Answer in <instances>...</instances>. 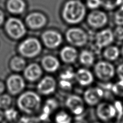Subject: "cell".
<instances>
[{
	"instance_id": "6da1fadb",
	"label": "cell",
	"mask_w": 123,
	"mask_h": 123,
	"mask_svg": "<svg viewBox=\"0 0 123 123\" xmlns=\"http://www.w3.org/2000/svg\"><path fill=\"white\" fill-rule=\"evenodd\" d=\"M17 109L27 116H33L40 112L43 103L41 96L37 91L25 90L16 100Z\"/></svg>"
},
{
	"instance_id": "7a4b0ae2",
	"label": "cell",
	"mask_w": 123,
	"mask_h": 123,
	"mask_svg": "<svg viewBox=\"0 0 123 123\" xmlns=\"http://www.w3.org/2000/svg\"><path fill=\"white\" fill-rule=\"evenodd\" d=\"M86 8L80 0H70L64 6L62 16L66 22L71 25L80 23L84 18Z\"/></svg>"
},
{
	"instance_id": "3957f363",
	"label": "cell",
	"mask_w": 123,
	"mask_h": 123,
	"mask_svg": "<svg viewBox=\"0 0 123 123\" xmlns=\"http://www.w3.org/2000/svg\"><path fill=\"white\" fill-rule=\"evenodd\" d=\"M5 85L8 93L12 96H18L25 91L26 80L21 74L13 73L7 77Z\"/></svg>"
},
{
	"instance_id": "277c9868",
	"label": "cell",
	"mask_w": 123,
	"mask_h": 123,
	"mask_svg": "<svg viewBox=\"0 0 123 123\" xmlns=\"http://www.w3.org/2000/svg\"><path fill=\"white\" fill-rule=\"evenodd\" d=\"M94 72L99 80L107 82L114 77L116 70L114 66L109 62L99 61L94 65Z\"/></svg>"
},
{
	"instance_id": "5b68a950",
	"label": "cell",
	"mask_w": 123,
	"mask_h": 123,
	"mask_svg": "<svg viewBox=\"0 0 123 123\" xmlns=\"http://www.w3.org/2000/svg\"><path fill=\"white\" fill-rule=\"evenodd\" d=\"M58 83L53 76L47 75L43 76L37 82L36 91L42 96H49L56 91Z\"/></svg>"
},
{
	"instance_id": "8992f818",
	"label": "cell",
	"mask_w": 123,
	"mask_h": 123,
	"mask_svg": "<svg viewBox=\"0 0 123 123\" xmlns=\"http://www.w3.org/2000/svg\"><path fill=\"white\" fill-rule=\"evenodd\" d=\"M41 51V45L36 38H30L23 41L19 47L22 55L27 58H32L38 55Z\"/></svg>"
},
{
	"instance_id": "52a82bcc",
	"label": "cell",
	"mask_w": 123,
	"mask_h": 123,
	"mask_svg": "<svg viewBox=\"0 0 123 123\" xmlns=\"http://www.w3.org/2000/svg\"><path fill=\"white\" fill-rule=\"evenodd\" d=\"M65 36L68 42L75 47H82L88 40L86 33L79 28H70L66 32Z\"/></svg>"
},
{
	"instance_id": "ba28073f",
	"label": "cell",
	"mask_w": 123,
	"mask_h": 123,
	"mask_svg": "<svg viewBox=\"0 0 123 123\" xmlns=\"http://www.w3.org/2000/svg\"><path fill=\"white\" fill-rule=\"evenodd\" d=\"M96 114L99 119L104 122H108L117 116L115 105L107 102L99 103L96 109Z\"/></svg>"
},
{
	"instance_id": "9c48e42d",
	"label": "cell",
	"mask_w": 123,
	"mask_h": 123,
	"mask_svg": "<svg viewBox=\"0 0 123 123\" xmlns=\"http://www.w3.org/2000/svg\"><path fill=\"white\" fill-rule=\"evenodd\" d=\"M23 72V77L27 82L37 83L43 77V71L38 64L32 63L26 66Z\"/></svg>"
},
{
	"instance_id": "30bf717a",
	"label": "cell",
	"mask_w": 123,
	"mask_h": 123,
	"mask_svg": "<svg viewBox=\"0 0 123 123\" xmlns=\"http://www.w3.org/2000/svg\"><path fill=\"white\" fill-rule=\"evenodd\" d=\"M6 29L8 34L14 38H21L25 32L23 23L16 18H10L8 19L6 25Z\"/></svg>"
},
{
	"instance_id": "8fae6325",
	"label": "cell",
	"mask_w": 123,
	"mask_h": 123,
	"mask_svg": "<svg viewBox=\"0 0 123 123\" xmlns=\"http://www.w3.org/2000/svg\"><path fill=\"white\" fill-rule=\"evenodd\" d=\"M108 21L106 13L100 10L92 11L87 17L89 25L94 29H99L104 27Z\"/></svg>"
},
{
	"instance_id": "7c38bea8",
	"label": "cell",
	"mask_w": 123,
	"mask_h": 123,
	"mask_svg": "<svg viewBox=\"0 0 123 123\" xmlns=\"http://www.w3.org/2000/svg\"><path fill=\"white\" fill-rule=\"evenodd\" d=\"M65 105L74 115H80L84 111V100L79 96L73 94L68 97L65 101Z\"/></svg>"
},
{
	"instance_id": "4fadbf2b",
	"label": "cell",
	"mask_w": 123,
	"mask_h": 123,
	"mask_svg": "<svg viewBox=\"0 0 123 123\" xmlns=\"http://www.w3.org/2000/svg\"><path fill=\"white\" fill-rule=\"evenodd\" d=\"M104 92L102 89L97 87H92L87 89L84 93V100L90 106L98 105L102 99Z\"/></svg>"
},
{
	"instance_id": "5bb4252c",
	"label": "cell",
	"mask_w": 123,
	"mask_h": 123,
	"mask_svg": "<svg viewBox=\"0 0 123 123\" xmlns=\"http://www.w3.org/2000/svg\"><path fill=\"white\" fill-rule=\"evenodd\" d=\"M115 38L113 32L111 29H106L98 32L96 36V44L99 48L108 47Z\"/></svg>"
},
{
	"instance_id": "9a60e30c",
	"label": "cell",
	"mask_w": 123,
	"mask_h": 123,
	"mask_svg": "<svg viewBox=\"0 0 123 123\" xmlns=\"http://www.w3.org/2000/svg\"><path fill=\"white\" fill-rule=\"evenodd\" d=\"M44 43L48 47L55 48L57 47L62 42V37L58 32L49 30L45 32L42 35Z\"/></svg>"
},
{
	"instance_id": "2e32d148",
	"label": "cell",
	"mask_w": 123,
	"mask_h": 123,
	"mask_svg": "<svg viewBox=\"0 0 123 123\" xmlns=\"http://www.w3.org/2000/svg\"><path fill=\"white\" fill-rule=\"evenodd\" d=\"M74 77L79 84L83 86H88L93 82L94 77L92 72L84 68L78 69L76 72Z\"/></svg>"
},
{
	"instance_id": "e0dca14e",
	"label": "cell",
	"mask_w": 123,
	"mask_h": 123,
	"mask_svg": "<svg viewBox=\"0 0 123 123\" xmlns=\"http://www.w3.org/2000/svg\"><path fill=\"white\" fill-rule=\"evenodd\" d=\"M41 67L43 70L48 73H54L59 69L60 62L53 56L48 55L43 58L41 62Z\"/></svg>"
},
{
	"instance_id": "ac0fdd59",
	"label": "cell",
	"mask_w": 123,
	"mask_h": 123,
	"mask_svg": "<svg viewBox=\"0 0 123 123\" xmlns=\"http://www.w3.org/2000/svg\"><path fill=\"white\" fill-rule=\"evenodd\" d=\"M28 25L32 29H38L42 27L46 22V18L42 14L34 12L28 15L26 18Z\"/></svg>"
},
{
	"instance_id": "d6986e66",
	"label": "cell",
	"mask_w": 123,
	"mask_h": 123,
	"mask_svg": "<svg viewBox=\"0 0 123 123\" xmlns=\"http://www.w3.org/2000/svg\"><path fill=\"white\" fill-rule=\"evenodd\" d=\"M60 56L62 60L65 63H73L77 58V51L74 47L67 46L62 49L60 52Z\"/></svg>"
},
{
	"instance_id": "ffe728a7",
	"label": "cell",
	"mask_w": 123,
	"mask_h": 123,
	"mask_svg": "<svg viewBox=\"0 0 123 123\" xmlns=\"http://www.w3.org/2000/svg\"><path fill=\"white\" fill-rule=\"evenodd\" d=\"M10 68L14 73L18 74L23 72L26 67V62L23 58L19 56L14 57L10 62Z\"/></svg>"
},
{
	"instance_id": "44dd1931",
	"label": "cell",
	"mask_w": 123,
	"mask_h": 123,
	"mask_svg": "<svg viewBox=\"0 0 123 123\" xmlns=\"http://www.w3.org/2000/svg\"><path fill=\"white\" fill-rule=\"evenodd\" d=\"M7 8L10 12L14 14H20L25 8V4L23 0H9Z\"/></svg>"
},
{
	"instance_id": "7402d4cb",
	"label": "cell",
	"mask_w": 123,
	"mask_h": 123,
	"mask_svg": "<svg viewBox=\"0 0 123 123\" xmlns=\"http://www.w3.org/2000/svg\"><path fill=\"white\" fill-rule=\"evenodd\" d=\"M120 51L118 48L115 46L108 47L104 50L103 55L105 58L109 61H114L117 60L119 57Z\"/></svg>"
},
{
	"instance_id": "603a6c76",
	"label": "cell",
	"mask_w": 123,
	"mask_h": 123,
	"mask_svg": "<svg viewBox=\"0 0 123 123\" xmlns=\"http://www.w3.org/2000/svg\"><path fill=\"white\" fill-rule=\"evenodd\" d=\"M80 61L82 65L86 67H90L93 65L94 61L93 53L88 50H83L80 54Z\"/></svg>"
},
{
	"instance_id": "cb8c5ba5",
	"label": "cell",
	"mask_w": 123,
	"mask_h": 123,
	"mask_svg": "<svg viewBox=\"0 0 123 123\" xmlns=\"http://www.w3.org/2000/svg\"><path fill=\"white\" fill-rule=\"evenodd\" d=\"M4 119L9 123H12L17 121L19 118V111L18 109L13 107L5 110L4 111Z\"/></svg>"
},
{
	"instance_id": "d4e9b609",
	"label": "cell",
	"mask_w": 123,
	"mask_h": 123,
	"mask_svg": "<svg viewBox=\"0 0 123 123\" xmlns=\"http://www.w3.org/2000/svg\"><path fill=\"white\" fill-rule=\"evenodd\" d=\"M54 120L55 123H71L72 117L67 112L62 110L56 113Z\"/></svg>"
},
{
	"instance_id": "484cf974",
	"label": "cell",
	"mask_w": 123,
	"mask_h": 123,
	"mask_svg": "<svg viewBox=\"0 0 123 123\" xmlns=\"http://www.w3.org/2000/svg\"><path fill=\"white\" fill-rule=\"evenodd\" d=\"M12 96L9 93H3L0 95V109L3 111L12 107Z\"/></svg>"
},
{
	"instance_id": "4316f807",
	"label": "cell",
	"mask_w": 123,
	"mask_h": 123,
	"mask_svg": "<svg viewBox=\"0 0 123 123\" xmlns=\"http://www.w3.org/2000/svg\"><path fill=\"white\" fill-rule=\"evenodd\" d=\"M122 0H102V5L107 10H113L119 6Z\"/></svg>"
},
{
	"instance_id": "83f0119b",
	"label": "cell",
	"mask_w": 123,
	"mask_h": 123,
	"mask_svg": "<svg viewBox=\"0 0 123 123\" xmlns=\"http://www.w3.org/2000/svg\"><path fill=\"white\" fill-rule=\"evenodd\" d=\"M112 91L116 96L123 97V81L119 80L112 86Z\"/></svg>"
},
{
	"instance_id": "f1b7e54d",
	"label": "cell",
	"mask_w": 123,
	"mask_h": 123,
	"mask_svg": "<svg viewBox=\"0 0 123 123\" xmlns=\"http://www.w3.org/2000/svg\"><path fill=\"white\" fill-rule=\"evenodd\" d=\"M115 23L118 26H123V6L116 12L114 16Z\"/></svg>"
},
{
	"instance_id": "f546056e",
	"label": "cell",
	"mask_w": 123,
	"mask_h": 123,
	"mask_svg": "<svg viewBox=\"0 0 123 123\" xmlns=\"http://www.w3.org/2000/svg\"><path fill=\"white\" fill-rule=\"evenodd\" d=\"M74 74L75 73H74L71 70L68 69L62 72L60 76L62 80H69L73 77H74Z\"/></svg>"
},
{
	"instance_id": "4dcf8cb0",
	"label": "cell",
	"mask_w": 123,
	"mask_h": 123,
	"mask_svg": "<svg viewBox=\"0 0 123 123\" xmlns=\"http://www.w3.org/2000/svg\"><path fill=\"white\" fill-rule=\"evenodd\" d=\"M102 5V0H87L86 6L91 9H96Z\"/></svg>"
},
{
	"instance_id": "1f68e13d",
	"label": "cell",
	"mask_w": 123,
	"mask_h": 123,
	"mask_svg": "<svg viewBox=\"0 0 123 123\" xmlns=\"http://www.w3.org/2000/svg\"><path fill=\"white\" fill-rule=\"evenodd\" d=\"M113 32L115 38L119 41L123 40V26H117Z\"/></svg>"
},
{
	"instance_id": "d6a6232c",
	"label": "cell",
	"mask_w": 123,
	"mask_h": 123,
	"mask_svg": "<svg viewBox=\"0 0 123 123\" xmlns=\"http://www.w3.org/2000/svg\"><path fill=\"white\" fill-rule=\"evenodd\" d=\"M58 85L64 90H70L72 88V84L69 80H61Z\"/></svg>"
},
{
	"instance_id": "836d02e7",
	"label": "cell",
	"mask_w": 123,
	"mask_h": 123,
	"mask_svg": "<svg viewBox=\"0 0 123 123\" xmlns=\"http://www.w3.org/2000/svg\"><path fill=\"white\" fill-rule=\"evenodd\" d=\"M36 119L33 118L32 116L25 115L24 117L19 118L18 122L21 123H36Z\"/></svg>"
},
{
	"instance_id": "e575fe53",
	"label": "cell",
	"mask_w": 123,
	"mask_h": 123,
	"mask_svg": "<svg viewBox=\"0 0 123 123\" xmlns=\"http://www.w3.org/2000/svg\"><path fill=\"white\" fill-rule=\"evenodd\" d=\"M116 73L117 74L119 80L123 81V63L120 64L118 66L116 70Z\"/></svg>"
},
{
	"instance_id": "d590c367",
	"label": "cell",
	"mask_w": 123,
	"mask_h": 123,
	"mask_svg": "<svg viewBox=\"0 0 123 123\" xmlns=\"http://www.w3.org/2000/svg\"><path fill=\"white\" fill-rule=\"evenodd\" d=\"M116 123H123V112L117 114Z\"/></svg>"
},
{
	"instance_id": "8d00e7d4",
	"label": "cell",
	"mask_w": 123,
	"mask_h": 123,
	"mask_svg": "<svg viewBox=\"0 0 123 123\" xmlns=\"http://www.w3.org/2000/svg\"><path fill=\"white\" fill-rule=\"evenodd\" d=\"M6 85L5 83H4L3 81L0 80V95L4 93L6 91Z\"/></svg>"
},
{
	"instance_id": "74e56055",
	"label": "cell",
	"mask_w": 123,
	"mask_h": 123,
	"mask_svg": "<svg viewBox=\"0 0 123 123\" xmlns=\"http://www.w3.org/2000/svg\"><path fill=\"white\" fill-rule=\"evenodd\" d=\"M4 120V111L3 110L0 109V123L3 122Z\"/></svg>"
},
{
	"instance_id": "f35d334b",
	"label": "cell",
	"mask_w": 123,
	"mask_h": 123,
	"mask_svg": "<svg viewBox=\"0 0 123 123\" xmlns=\"http://www.w3.org/2000/svg\"><path fill=\"white\" fill-rule=\"evenodd\" d=\"M4 20V16H3V14L1 10H0V25L3 23Z\"/></svg>"
},
{
	"instance_id": "ab89813d",
	"label": "cell",
	"mask_w": 123,
	"mask_h": 123,
	"mask_svg": "<svg viewBox=\"0 0 123 123\" xmlns=\"http://www.w3.org/2000/svg\"><path fill=\"white\" fill-rule=\"evenodd\" d=\"M122 56L123 57V46L122 49Z\"/></svg>"
},
{
	"instance_id": "60d3db41",
	"label": "cell",
	"mask_w": 123,
	"mask_h": 123,
	"mask_svg": "<svg viewBox=\"0 0 123 123\" xmlns=\"http://www.w3.org/2000/svg\"><path fill=\"white\" fill-rule=\"evenodd\" d=\"M21 123L18 122V121H17V122H12V123Z\"/></svg>"
},
{
	"instance_id": "b9f144b4",
	"label": "cell",
	"mask_w": 123,
	"mask_h": 123,
	"mask_svg": "<svg viewBox=\"0 0 123 123\" xmlns=\"http://www.w3.org/2000/svg\"><path fill=\"white\" fill-rule=\"evenodd\" d=\"M48 123L47 121H42V123Z\"/></svg>"
},
{
	"instance_id": "7bdbcfd3",
	"label": "cell",
	"mask_w": 123,
	"mask_h": 123,
	"mask_svg": "<svg viewBox=\"0 0 123 123\" xmlns=\"http://www.w3.org/2000/svg\"><path fill=\"white\" fill-rule=\"evenodd\" d=\"M99 123V122H93V123Z\"/></svg>"
},
{
	"instance_id": "ee69618b",
	"label": "cell",
	"mask_w": 123,
	"mask_h": 123,
	"mask_svg": "<svg viewBox=\"0 0 123 123\" xmlns=\"http://www.w3.org/2000/svg\"></svg>"
}]
</instances>
